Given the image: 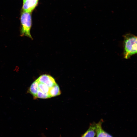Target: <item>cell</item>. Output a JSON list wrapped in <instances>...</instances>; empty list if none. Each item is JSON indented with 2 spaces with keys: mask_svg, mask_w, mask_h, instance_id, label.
<instances>
[{
  "mask_svg": "<svg viewBox=\"0 0 137 137\" xmlns=\"http://www.w3.org/2000/svg\"><path fill=\"white\" fill-rule=\"evenodd\" d=\"M36 80L38 83L37 92H41L49 94V92L50 88L46 85L38 82Z\"/></svg>",
  "mask_w": 137,
  "mask_h": 137,
  "instance_id": "cell-8",
  "label": "cell"
},
{
  "mask_svg": "<svg viewBox=\"0 0 137 137\" xmlns=\"http://www.w3.org/2000/svg\"></svg>",
  "mask_w": 137,
  "mask_h": 137,
  "instance_id": "cell-10",
  "label": "cell"
},
{
  "mask_svg": "<svg viewBox=\"0 0 137 137\" xmlns=\"http://www.w3.org/2000/svg\"><path fill=\"white\" fill-rule=\"evenodd\" d=\"M38 0H25L23 2V11L31 13L35 9L38 3Z\"/></svg>",
  "mask_w": 137,
  "mask_h": 137,
  "instance_id": "cell-4",
  "label": "cell"
},
{
  "mask_svg": "<svg viewBox=\"0 0 137 137\" xmlns=\"http://www.w3.org/2000/svg\"><path fill=\"white\" fill-rule=\"evenodd\" d=\"M21 22L20 36H25L32 39L30 32L32 24L30 13L23 11L21 17Z\"/></svg>",
  "mask_w": 137,
  "mask_h": 137,
  "instance_id": "cell-2",
  "label": "cell"
},
{
  "mask_svg": "<svg viewBox=\"0 0 137 137\" xmlns=\"http://www.w3.org/2000/svg\"><path fill=\"white\" fill-rule=\"evenodd\" d=\"M49 93L50 98L59 95L61 94L59 87L57 83L50 88Z\"/></svg>",
  "mask_w": 137,
  "mask_h": 137,
  "instance_id": "cell-7",
  "label": "cell"
},
{
  "mask_svg": "<svg viewBox=\"0 0 137 137\" xmlns=\"http://www.w3.org/2000/svg\"><path fill=\"white\" fill-rule=\"evenodd\" d=\"M96 123H93L91 124L88 130L81 137H94L96 134Z\"/></svg>",
  "mask_w": 137,
  "mask_h": 137,
  "instance_id": "cell-6",
  "label": "cell"
},
{
  "mask_svg": "<svg viewBox=\"0 0 137 137\" xmlns=\"http://www.w3.org/2000/svg\"><path fill=\"white\" fill-rule=\"evenodd\" d=\"M123 37L124 57L127 59L137 53V37L128 33L124 35Z\"/></svg>",
  "mask_w": 137,
  "mask_h": 137,
  "instance_id": "cell-1",
  "label": "cell"
},
{
  "mask_svg": "<svg viewBox=\"0 0 137 137\" xmlns=\"http://www.w3.org/2000/svg\"><path fill=\"white\" fill-rule=\"evenodd\" d=\"M102 120H101L98 123H96V134L97 137H112L103 130L102 127Z\"/></svg>",
  "mask_w": 137,
  "mask_h": 137,
  "instance_id": "cell-5",
  "label": "cell"
},
{
  "mask_svg": "<svg viewBox=\"0 0 137 137\" xmlns=\"http://www.w3.org/2000/svg\"><path fill=\"white\" fill-rule=\"evenodd\" d=\"M25 1V0H23V2H24Z\"/></svg>",
  "mask_w": 137,
  "mask_h": 137,
  "instance_id": "cell-9",
  "label": "cell"
},
{
  "mask_svg": "<svg viewBox=\"0 0 137 137\" xmlns=\"http://www.w3.org/2000/svg\"><path fill=\"white\" fill-rule=\"evenodd\" d=\"M36 80L38 82L46 85L50 88L57 83L53 77L46 74L40 76Z\"/></svg>",
  "mask_w": 137,
  "mask_h": 137,
  "instance_id": "cell-3",
  "label": "cell"
}]
</instances>
